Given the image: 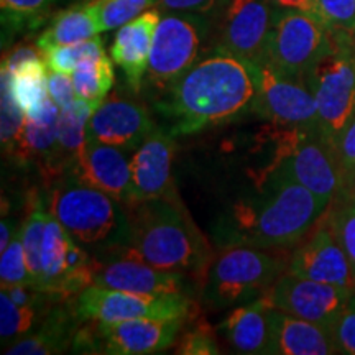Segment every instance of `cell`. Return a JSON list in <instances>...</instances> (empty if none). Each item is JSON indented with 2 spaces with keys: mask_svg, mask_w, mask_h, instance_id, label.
<instances>
[{
  "mask_svg": "<svg viewBox=\"0 0 355 355\" xmlns=\"http://www.w3.org/2000/svg\"><path fill=\"white\" fill-rule=\"evenodd\" d=\"M259 86V64L219 48L170 84L155 109L173 137L191 135L252 112Z\"/></svg>",
  "mask_w": 355,
  "mask_h": 355,
  "instance_id": "6da1fadb",
  "label": "cell"
},
{
  "mask_svg": "<svg viewBox=\"0 0 355 355\" xmlns=\"http://www.w3.org/2000/svg\"><path fill=\"white\" fill-rule=\"evenodd\" d=\"M331 202L275 168L259 183V193L239 199L212 229L216 245L290 250L319 224Z\"/></svg>",
  "mask_w": 355,
  "mask_h": 355,
  "instance_id": "7a4b0ae2",
  "label": "cell"
},
{
  "mask_svg": "<svg viewBox=\"0 0 355 355\" xmlns=\"http://www.w3.org/2000/svg\"><path fill=\"white\" fill-rule=\"evenodd\" d=\"M130 239L110 255H127L166 272L183 273L202 290L216 252L191 217L180 194L127 206ZM99 259V260H102Z\"/></svg>",
  "mask_w": 355,
  "mask_h": 355,
  "instance_id": "3957f363",
  "label": "cell"
},
{
  "mask_svg": "<svg viewBox=\"0 0 355 355\" xmlns=\"http://www.w3.org/2000/svg\"><path fill=\"white\" fill-rule=\"evenodd\" d=\"M44 204L69 237L96 259L128 243L130 217L125 204L76 176L63 175L48 184Z\"/></svg>",
  "mask_w": 355,
  "mask_h": 355,
  "instance_id": "277c9868",
  "label": "cell"
},
{
  "mask_svg": "<svg viewBox=\"0 0 355 355\" xmlns=\"http://www.w3.org/2000/svg\"><path fill=\"white\" fill-rule=\"evenodd\" d=\"M290 255L288 250L222 247L207 272L202 300L211 308L224 309L265 298L275 282L288 270Z\"/></svg>",
  "mask_w": 355,
  "mask_h": 355,
  "instance_id": "5b68a950",
  "label": "cell"
},
{
  "mask_svg": "<svg viewBox=\"0 0 355 355\" xmlns=\"http://www.w3.org/2000/svg\"><path fill=\"white\" fill-rule=\"evenodd\" d=\"M331 48L306 76L318 104L319 130L332 145L355 115V33L332 32Z\"/></svg>",
  "mask_w": 355,
  "mask_h": 355,
  "instance_id": "8992f818",
  "label": "cell"
},
{
  "mask_svg": "<svg viewBox=\"0 0 355 355\" xmlns=\"http://www.w3.org/2000/svg\"><path fill=\"white\" fill-rule=\"evenodd\" d=\"M278 128L275 158L268 171L279 168L324 201H334L344 186L336 146L319 128Z\"/></svg>",
  "mask_w": 355,
  "mask_h": 355,
  "instance_id": "52a82bcc",
  "label": "cell"
},
{
  "mask_svg": "<svg viewBox=\"0 0 355 355\" xmlns=\"http://www.w3.org/2000/svg\"><path fill=\"white\" fill-rule=\"evenodd\" d=\"M329 48V28L316 15L277 8L263 63L285 76L306 81L309 71Z\"/></svg>",
  "mask_w": 355,
  "mask_h": 355,
  "instance_id": "ba28073f",
  "label": "cell"
},
{
  "mask_svg": "<svg viewBox=\"0 0 355 355\" xmlns=\"http://www.w3.org/2000/svg\"><path fill=\"white\" fill-rule=\"evenodd\" d=\"M186 319H130L121 322L84 321L79 326L71 350L78 354L107 355L165 352L176 343Z\"/></svg>",
  "mask_w": 355,
  "mask_h": 355,
  "instance_id": "9c48e42d",
  "label": "cell"
},
{
  "mask_svg": "<svg viewBox=\"0 0 355 355\" xmlns=\"http://www.w3.org/2000/svg\"><path fill=\"white\" fill-rule=\"evenodd\" d=\"M73 306L78 318L94 322H121L130 319H186L194 313L191 296L140 295L91 285L83 290Z\"/></svg>",
  "mask_w": 355,
  "mask_h": 355,
  "instance_id": "30bf717a",
  "label": "cell"
},
{
  "mask_svg": "<svg viewBox=\"0 0 355 355\" xmlns=\"http://www.w3.org/2000/svg\"><path fill=\"white\" fill-rule=\"evenodd\" d=\"M260 66V86L254 112L277 127L319 128L318 104L308 83L278 73L270 64Z\"/></svg>",
  "mask_w": 355,
  "mask_h": 355,
  "instance_id": "8fae6325",
  "label": "cell"
},
{
  "mask_svg": "<svg viewBox=\"0 0 355 355\" xmlns=\"http://www.w3.org/2000/svg\"><path fill=\"white\" fill-rule=\"evenodd\" d=\"M354 291L285 272L275 282L265 300L275 309L331 327Z\"/></svg>",
  "mask_w": 355,
  "mask_h": 355,
  "instance_id": "7c38bea8",
  "label": "cell"
},
{
  "mask_svg": "<svg viewBox=\"0 0 355 355\" xmlns=\"http://www.w3.org/2000/svg\"><path fill=\"white\" fill-rule=\"evenodd\" d=\"M201 50V26L196 19L168 15L159 20L150 51L148 81L168 87L198 61Z\"/></svg>",
  "mask_w": 355,
  "mask_h": 355,
  "instance_id": "4fadbf2b",
  "label": "cell"
},
{
  "mask_svg": "<svg viewBox=\"0 0 355 355\" xmlns=\"http://www.w3.org/2000/svg\"><path fill=\"white\" fill-rule=\"evenodd\" d=\"M286 272L355 290V266L331 230L326 214L308 237L293 248Z\"/></svg>",
  "mask_w": 355,
  "mask_h": 355,
  "instance_id": "5bb4252c",
  "label": "cell"
},
{
  "mask_svg": "<svg viewBox=\"0 0 355 355\" xmlns=\"http://www.w3.org/2000/svg\"><path fill=\"white\" fill-rule=\"evenodd\" d=\"M92 285L140 295H181L193 298V282L183 273L166 272L139 259L127 255H110L97 259Z\"/></svg>",
  "mask_w": 355,
  "mask_h": 355,
  "instance_id": "9a60e30c",
  "label": "cell"
},
{
  "mask_svg": "<svg viewBox=\"0 0 355 355\" xmlns=\"http://www.w3.org/2000/svg\"><path fill=\"white\" fill-rule=\"evenodd\" d=\"M275 10L268 0H229L220 26L222 50L254 64L263 63Z\"/></svg>",
  "mask_w": 355,
  "mask_h": 355,
  "instance_id": "2e32d148",
  "label": "cell"
},
{
  "mask_svg": "<svg viewBox=\"0 0 355 355\" xmlns=\"http://www.w3.org/2000/svg\"><path fill=\"white\" fill-rule=\"evenodd\" d=\"M155 128L148 110L127 97H105L87 122V140L135 152Z\"/></svg>",
  "mask_w": 355,
  "mask_h": 355,
  "instance_id": "e0dca14e",
  "label": "cell"
},
{
  "mask_svg": "<svg viewBox=\"0 0 355 355\" xmlns=\"http://www.w3.org/2000/svg\"><path fill=\"white\" fill-rule=\"evenodd\" d=\"M130 150L87 140L76 163L66 175L76 176L84 183L104 191L125 206L133 202Z\"/></svg>",
  "mask_w": 355,
  "mask_h": 355,
  "instance_id": "ac0fdd59",
  "label": "cell"
},
{
  "mask_svg": "<svg viewBox=\"0 0 355 355\" xmlns=\"http://www.w3.org/2000/svg\"><path fill=\"white\" fill-rule=\"evenodd\" d=\"M175 150V137L165 128L155 127L144 144L133 152V202L178 194L171 173Z\"/></svg>",
  "mask_w": 355,
  "mask_h": 355,
  "instance_id": "d6986e66",
  "label": "cell"
},
{
  "mask_svg": "<svg viewBox=\"0 0 355 355\" xmlns=\"http://www.w3.org/2000/svg\"><path fill=\"white\" fill-rule=\"evenodd\" d=\"M216 332L237 354H272L273 306L265 298L235 306Z\"/></svg>",
  "mask_w": 355,
  "mask_h": 355,
  "instance_id": "ffe728a7",
  "label": "cell"
},
{
  "mask_svg": "<svg viewBox=\"0 0 355 355\" xmlns=\"http://www.w3.org/2000/svg\"><path fill=\"white\" fill-rule=\"evenodd\" d=\"M58 117H60V107L53 101L40 117H26L19 145L13 155L19 166L37 168L48 184L63 176L58 163Z\"/></svg>",
  "mask_w": 355,
  "mask_h": 355,
  "instance_id": "44dd1931",
  "label": "cell"
},
{
  "mask_svg": "<svg viewBox=\"0 0 355 355\" xmlns=\"http://www.w3.org/2000/svg\"><path fill=\"white\" fill-rule=\"evenodd\" d=\"M159 12L148 10L122 25L112 43V61L125 74L128 86L139 92L141 79L148 71L150 51L159 24Z\"/></svg>",
  "mask_w": 355,
  "mask_h": 355,
  "instance_id": "7402d4cb",
  "label": "cell"
},
{
  "mask_svg": "<svg viewBox=\"0 0 355 355\" xmlns=\"http://www.w3.org/2000/svg\"><path fill=\"white\" fill-rule=\"evenodd\" d=\"M81 319L74 311L73 300L58 301L43 321L28 336L13 343L3 352L8 355H53L73 347Z\"/></svg>",
  "mask_w": 355,
  "mask_h": 355,
  "instance_id": "603a6c76",
  "label": "cell"
},
{
  "mask_svg": "<svg viewBox=\"0 0 355 355\" xmlns=\"http://www.w3.org/2000/svg\"><path fill=\"white\" fill-rule=\"evenodd\" d=\"M339 354L331 329L273 308L272 355Z\"/></svg>",
  "mask_w": 355,
  "mask_h": 355,
  "instance_id": "cb8c5ba5",
  "label": "cell"
},
{
  "mask_svg": "<svg viewBox=\"0 0 355 355\" xmlns=\"http://www.w3.org/2000/svg\"><path fill=\"white\" fill-rule=\"evenodd\" d=\"M102 32L99 13L94 0H89L81 6L60 12L53 19L44 32L37 40V46L42 51L63 44H74L94 38Z\"/></svg>",
  "mask_w": 355,
  "mask_h": 355,
  "instance_id": "d4e9b609",
  "label": "cell"
},
{
  "mask_svg": "<svg viewBox=\"0 0 355 355\" xmlns=\"http://www.w3.org/2000/svg\"><path fill=\"white\" fill-rule=\"evenodd\" d=\"M71 241L73 239L63 225L48 212L42 245V277L37 288L50 293L60 301H64L61 298V288L68 273V248Z\"/></svg>",
  "mask_w": 355,
  "mask_h": 355,
  "instance_id": "484cf974",
  "label": "cell"
},
{
  "mask_svg": "<svg viewBox=\"0 0 355 355\" xmlns=\"http://www.w3.org/2000/svg\"><path fill=\"white\" fill-rule=\"evenodd\" d=\"M94 105L87 104L78 99L69 107L60 109L58 117V163H60L61 173L66 175L79 155H81L84 145L87 141V122L94 112Z\"/></svg>",
  "mask_w": 355,
  "mask_h": 355,
  "instance_id": "4316f807",
  "label": "cell"
},
{
  "mask_svg": "<svg viewBox=\"0 0 355 355\" xmlns=\"http://www.w3.org/2000/svg\"><path fill=\"white\" fill-rule=\"evenodd\" d=\"M12 92L25 112V117L37 119L51 102L48 92V66L44 60L21 66L10 74Z\"/></svg>",
  "mask_w": 355,
  "mask_h": 355,
  "instance_id": "83f0119b",
  "label": "cell"
},
{
  "mask_svg": "<svg viewBox=\"0 0 355 355\" xmlns=\"http://www.w3.org/2000/svg\"><path fill=\"white\" fill-rule=\"evenodd\" d=\"M48 209L44 198L40 196L37 191L30 193L26 201L25 219L21 222V241H24L26 263L35 279V288L38 286L42 277V245L44 237V225H46Z\"/></svg>",
  "mask_w": 355,
  "mask_h": 355,
  "instance_id": "f1b7e54d",
  "label": "cell"
},
{
  "mask_svg": "<svg viewBox=\"0 0 355 355\" xmlns=\"http://www.w3.org/2000/svg\"><path fill=\"white\" fill-rule=\"evenodd\" d=\"M73 83L78 99L94 105L97 109L114 86L112 61L107 56L86 61L73 71Z\"/></svg>",
  "mask_w": 355,
  "mask_h": 355,
  "instance_id": "f546056e",
  "label": "cell"
},
{
  "mask_svg": "<svg viewBox=\"0 0 355 355\" xmlns=\"http://www.w3.org/2000/svg\"><path fill=\"white\" fill-rule=\"evenodd\" d=\"M48 309L42 308H24L15 304L8 298L7 293H0V340L2 347H10L13 343L21 337L28 336L46 316Z\"/></svg>",
  "mask_w": 355,
  "mask_h": 355,
  "instance_id": "4dcf8cb0",
  "label": "cell"
},
{
  "mask_svg": "<svg viewBox=\"0 0 355 355\" xmlns=\"http://www.w3.org/2000/svg\"><path fill=\"white\" fill-rule=\"evenodd\" d=\"M43 56L48 69L56 71V73L73 74V71L79 64L105 56V51L102 40L99 37H94L86 40V42L50 48V50L43 51Z\"/></svg>",
  "mask_w": 355,
  "mask_h": 355,
  "instance_id": "1f68e13d",
  "label": "cell"
},
{
  "mask_svg": "<svg viewBox=\"0 0 355 355\" xmlns=\"http://www.w3.org/2000/svg\"><path fill=\"white\" fill-rule=\"evenodd\" d=\"M25 112L17 102L12 92L10 73L2 69V127H0V139H2V152L8 158H13L17 145H19L21 130L25 125Z\"/></svg>",
  "mask_w": 355,
  "mask_h": 355,
  "instance_id": "d6a6232c",
  "label": "cell"
},
{
  "mask_svg": "<svg viewBox=\"0 0 355 355\" xmlns=\"http://www.w3.org/2000/svg\"><path fill=\"white\" fill-rule=\"evenodd\" d=\"M0 283L2 286L10 285H30L35 286V279L26 263L24 241H21V229H17L12 242L2 252L0 259Z\"/></svg>",
  "mask_w": 355,
  "mask_h": 355,
  "instance_id": "836d02e7",
  "label": "cell"
},
{
  "mask_svg": "<svg viewBox=\"0 0 355 355\" xmlns=\"http://www.w3.org/2000/svg\"><path fill=\"white\" fill-rule=\"evenodd\" d=\"M326 220L355 266V202L336 198L327 207Z\"/></svg>",
  "mask_w": 355,
  "mask_h": 355,
  "instance_id": "e575fe53",
  "label": "cell"
},
{
  "mask_svg": "<svg viewBox=\"0 0 355 355\" xmlns=\"http://www.w3.org/2000/svg\"><path fill=\"white\" fill-rule=\"evenodd\" d=\"M99 13L101 30L121 28L122 25L137 19L141 12L152 7L157 0H94Z\"/></svg>",
  "mask_w": 355,
  "mask_h": 355,
  "instance_id": "d590c367",
  "label": "cell"
},
{
  "mask_svg": "<svg viewBox=\"0 0 355 355\" xmlns=\"http://www.w3.org/2000/svg\"><path fill=\"white\" fill-rule=\"evenodd\" d=\"M53 3L55 0H0L2 20L15 28L21 25H37Z\"/></svg>",
  "mask_w": 355,
  "mask_h": 355,
  "instance_id": "8d00e7d4",
  "label": "cell"
},
{
  "mask_svg": "<svg viewBox=\"0 0 355 355\" xmlns=\"http://www.w3.org/2000/svg\"><path fill=\"white\" fill-rule=\"evenodd\" d=\"M316 17L332 32L355 33V0H316Z\"/></svg>",
  "mask_w": 355,
  "mask_h": 355,
  "instance_id": "74e56055",
  "label": "cell"
},
{
  "mask_svg": "<svg viewBox=\"0 0 355 355\" xmlns=\"http://www.w3.org/2000/svg\"><path fill=\"white\" fill-rule=\"evenodd\" d=\"M191 319H193V314H191ZM176 354L214 355V354H220V350H219V345H217L214 331L207 326L206 321H201V322H194L193 329L183 331V336L180 337V343H178Z\"/></svg>",
  "mask_w": 355,
  "mask_h": 355,
  "instance_id": "f35d334b",
  "label": "cell"
},
{
  "mask_svg": "<svg viewBox=\"0 0 355 355\" xmlns=\"http://www.w3.org/2000/svg\"><path fill=\"white\" fill-rule=\"evenodd\" d=\"M329 329L337 352L355 355V291Z\"/></svg>",
  "mask_w": 355,
  "mask_h": 355,
  "instance_id": "ab89813d",
  "label": "cell"
},
{
  "mask_svg": "<svg viewBox=\"0 0 355 355\" xmlns=\"http://www.w3.org/2000/svg\"><path fill=\"white\" fill-rule=\"evenodd\" d=\"M336 153L339 158L340 170L344 175V184L355 175V115L350 119L336 141ZM344 188V186H343Z\"/></svg>",
  "mask_w": 355,
  "mask_h": 355,
  "instance_id": "60d3db41",
  "label": "cell"
},
{
  "mask_svg": "<svg viewBox=\"0 0 355 355\" xmlns=\"http://www.w3.org/2000/svg\"><path fill=\"white\" fill-rule=\"evenodd\" d=\"M48 92H50L51 101L60 109L69 107L78 101L76 89H74L71 74L56 73V71L48 69Z\"/></svg>",
  "mask_w": 355,
  "mask_h": 355,
  "instance_id": "b9f144b4",
  "label": "cell"
},
{
  "mask_svg": "<svg viewBox=\"0 0 355 355\" xmlns=\"http://www.w3.org/2000/svg\"><path fill=\"white\" fill-rule=\"evenodd\" d=\"M38 60H44L43 51L40 50L38 46H32V44H19V46H15L3 56L2 69L13 74L15 71H19L21 66L33 63V61Z\"/></svg>",
  "mask_w": 355,
  "mask_h": 355,
  "instance_id": "7bdbcfd3",
  "label": "cell"
},
{
  "mask_svg": "<svg viewBox=\"0 0 355 355\" xmlns=\"http://www.w3.org/2000/svg\"><path fill=\"white\" fill-rule=\"evenodd\" d=\"M158 3L171 12L206 13L212 10L219 0H158Z\"/></svg>",
  "mask_w": 355,
  "mask_h": 355,
  "instance_id": "ee69618b",
  "label": "cell"
},
{
  "mask_svg": "<svg viewBox=\"0 0 355 355\" xmlns=\"http://www.w3.org/2000/svg\"><path fill=\"white\" fill-rule=\"evenodd\" d=\"M277 8H291L316 15V0H268Z\"/></svg>",
  "mask_w": 355,
  "mask_h": 355,
  "instance_id": "f6af8a7d",
  "label": "cell"
},
{
  "mask_svg": "<svg viewBox=\"0 0 355 355\" xmlns=\"http://www.w3.org/2000/svg\"><path fill=\"white\" fill-rule=\"evenodd\" d=\"M17 229L19 227H15V222H13V219L3 214L2 222H0V252H3L8 247V243L12 242Z\"/></svg>",
  "mask_w": 355,
  "mask_h": 355,
  "instance_id": "bcb514c9",
  "label": "cell"
},
{
  "mask_svg": "<svg viewBox=\"0 0 355 355\" xmlns=\"http://www.w3.org/2000/svg\"><path fill=\"white\" fill-rule=\"evenodd\" d=\"M337 199H345V201H354L355 202V175L350 178L347 183L344 184V188L339 193Z\"/></svg>",
  "mask_w": 355,
  "mask_h": 355,
  "instance_id": "7dc6e473",
  "label": "cell"
}]
</instances>
